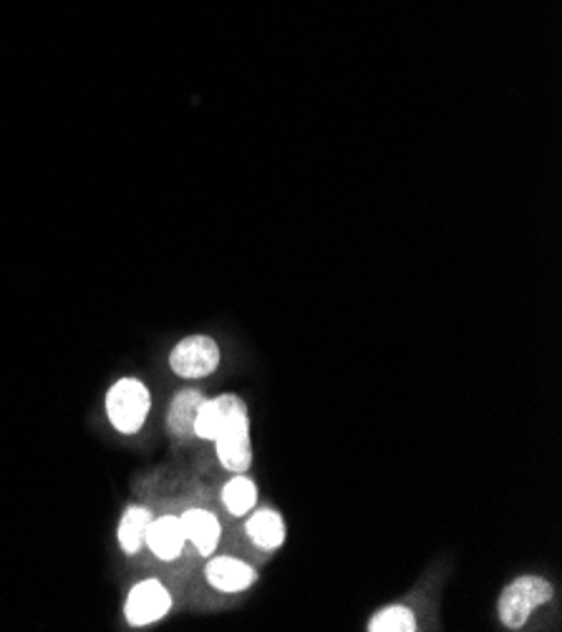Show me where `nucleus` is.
Listing matches in <instances>:
<instances>
[{"label":"nucleus","mask_w":562,"mask_h":632,"mask_svg":"<svg viewBox=\"0 0 562 632\" xmlns=\"http://www.w3.org/2000/svg\"><path fill=\"white\" fill-rule=\"evenodd\" d=\"M151 522V512L147 507H130L119 522V547L124 555H136L144 547L147 537V526Z\"/></svg>","instance_id":"obj_12"},{"label":"nucleus","mask_w":562,"mask_h":632,"mask_svg":"<svg viewBox=\"0 0 562 632\" xmlns=\"http://www.w3.org/2000/svg\"><path fill=\"white\" fill-rule=\"evenodd\" d=\"M366 630L368 632H414L416 618L406 605H389L368 620Z\"/></svg>","instance_id":"obj_14"},{"label":"nucleus","mask_w":562,"mask_h":632,"mask_svg":"<svg viewBox=\"0 0 562 632\" xmlns=\"http://www.w3.org/2000/svg\"><path fill=\"white\" fill-rule=\"evenodd\" d=\"M205 578L220 593H245L258 580V572L237 557H215L205 567Z\"/></svg>","instance_id":"obj_7"},{"label":"nucleus","mask_w":562,"mask_h":632,"mask_svg":"<svg viewBox=\"0 0 562 632\" xmlns=\"http://www.w3.org/2000/svg\"><path fill=\"white\" fill-rule=\"evenodd\" d=\"M222 353L220 345L210 336H187L172 348L170 368L174 376L199 380L212 376L220 366Z\"/></svg>","instance_id":"obj_4"},{"label":"nucleus","mask_w":562,"mask_h":632,"mask_svg":"<svg viewBox=\"0 0 562 632\" xmlns=\"http://www.w3.org/2000/svg\"><path fill=\"white\" fill-rule=\"evenodd\" d=\"M184 542H187V537H184V526L180 516L164 514V516H159V520L151 516L144 545L151 549V555H155L157 559H162V562H172V559L182 555Z\"/></svg>","instance_id":"obj_6"},{"label":"nucleus","mask_w":562,"mask_h":632,"mask_svg":"<svg viewBox=\"0 0 562 632\" xmlns=\"http://www.w3.org/2000/svg\"><path fill=\"white\" fill-rule=\"evenodd\" d=\"M552 599V585L537 574H522L515 582H510L502 590L500 603H497V615L508 630H520L527 625V620L548 605Z\"/></svg>","instance_id":"obj_1"},{"label":"nucleus","mask_w":562,"mask_h":632,"mask_svg":"<svg viewBox=\"0 0 562 632\" xmlns=\"http://www.w3.org/2000/svg\"><path fill=\"white\" fill-rule=\"evenodd\" d=\"M255 501H258V486L253 479H247L245 474H237L235 479H230L222 489V505L228 507L232 516H245L253 512Z\"/></svg>","instance_id":"obj_13"},{"label":"nucleus","mask_w":562,"mask_h":632,"mask_svg":"<svg viewBox=\"0 0 562 632\" xmlns=\"http://www.w3.org/2000/svg\"><path fill=\"white\" fill-rule=\"evenodd\" d=\"M203 401L205 396L197 388H184V391L174 396L170 411H167V432L174 439H190V436H195V418Z\"/></svg>","instance_id":"obj_9"},{"label":"nucleus","mask_w":562,"mask_h":632,"mask_svg":"<svg viewBox=\"0 0 562 632\" xmlns=\"http://www.w3.org/2000/svg\"><path fill=\"white\" fill-rule=\"evenodd\" d=\"M240 401L243 399L235 393H222V396H217V399H205L195 418V436L207 441H215L224 424V418H228V413L235 409Z\"/></svg>","instance_id":"obj_11"},{"label":"nucleus","mask_w":562,"mask_h":632,"mask_svg":"<svg viewBox=\"0 0 562 632\" xmlns=\"http://www.w3.org/2000/svg\"><path fill=\"white\" fill-rule=\"evenodd\" d=\"M245 532L260 549L272 552V549L283 547L285 520L276 512V509H258V512L245 522Z\"/></svg>","instance_id":"obj_10"},{"label":"nucleus","mask_w":562,"mask_h":632,"mask_svg":"<svg viewBox=\"0 0 562 632\" xmlns=\"http://www.w3.org/2000/svg\"><path fill=\"white\" fill-rule=\"evenodd\" d=\"M172 610V595L159 580H144L139 585L132 587L130 597H126L124 615L132 628H147L155 625Z\"/></svg>","instance_id":"obj_5"},{"label":"nucleus","mask_w":562,"mask_h":632,"mask_svg":"<svg viewBox=\"0 0 562 632\" xmlns=\"http://www.w3.org/2000/svg\"><path fill=\"white\" fill-rule=\"evenodd\" d=\"M217 459L224 469L235 474H245L253 464V441H251V416H247L245 401H240L228 413L224 424L217 434Z\"/></svg>","instance_id":"obj_3"},{"label":"nucleus","mask_w":562,"mask_h":632,"mask_svg":"<svg viewBox=\"0 0 562 632\" xmlns=\"http://www.w3.org/2000/svg\"><path fill=\"white\" fill-rule=\"evenodd\" d=\"M182 526H184V537L192 545L197 547V552L203 557H210L215 552V547L220 545V520L207 509H187L182 516Z\"/></svg>","instance_id":"obj_8"},{"label":"nucleus","mask_w":562,"mask_h":632,"mask_svg":"<svg viewBox=\"0 0 562 632\" xmlns=\"http://www.w3.org/2000/svg\"><path fill=\"white\" fill-rule=\"evenodd\" d=\"M107 416L119 434H139L151 411L147 384L139 378H119L107 393Z\"/></svg>","instance_id":"obj_2"}]
</instances>
